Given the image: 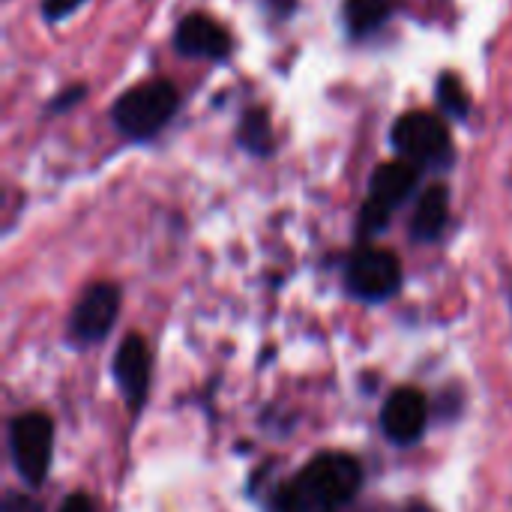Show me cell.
<instances>
[{
  "instance_id": "1",
  "label": "cell",
  "mask_w": 512,
  "mask_h": 512,
  "mask_svg": "<svg viewBox=\"0 0 512 512\" xmlns=\"http://www.w3.org/2000/svg\"><path fill=\"white\" fill-rule=\"evenodd\" d=\"M363 462L342 450L315 453L288 483L297 512H345L363 489Z\"/></svg>"
},
{
  "instance_id": "2",
  "label": "cell",
  "mask_w": 512,
  "mask_h": 512,
  "mask_svg": "<svg viewBox=\"0 0 512 512\" xmlns=\"http://www.w3.org/2000/svg\"><path fill=\"white\" fill-rule=\"evenodd\" d=\"M6 441L15 474L27 489H39L48 480L54 462V420L42 411L15 414L6 429Z\"/></svg>"
},
{
  "instance_id": "3",
  "label": "cell",
  "mask_w": 512,
  "mask_h": 512,
  "mask_svg": "<svg viewBox=\"0 0 512 512\" xmlns=\"http://www.w3.org/2000/svg\"><path fill=\"white\" fill-rule=\"evenodd\" d=\"M342 285L348 297L360 303H387L405 285V270L396 252L381 246H360L342 267Z\"/></svg>"
},
{
  "instance_id": "4",
  "label": "cell",
  "mask_w": 512,
  "mask_h": 512,
  "mask_svg": "<svg viewBox=\"0 0 512 512\" xmlns=\"http://www.w3.org/2000/svg\"><path fill=\"white\" fill-rule=\"evenodd\" d=\"M177 111V90L171 81H144L114 102V123L129 138H153Z\"/></svg>"
},
{
  "instance_id": "5",
  "label": "cell",
  "mask_w": 512,
  "mask_h": 512,
  "mask_svg": "<svg viewBox=\"0 0 512 512\" xmlns=\"http://www.w3.org/2000/svg\"><path fill=\"white\" fill-rule=\"evenodd\" d=\"M123 306V291L114 282H93L84 288L66 321V339L72 348H90L111 336Z\"/></svg>"
},
{
  "instance_id": "6",
  "label": "cell",
  "mask_w": 512,
  "mask_h": 512,
  "mask_svg": "<svg viewBox=\"0 0 512 512\" xmlns=\"http://www.w3.org/2000/svg\"><path fill=\"white\" fill-rule=\"evenodd\" d=\"M393 147L417 162V165H435V168H447L453 162V144H450V129L447 123L432 114V111H411L402 114L393 123Z\"/></svg>"
},
{
  "instance_id": "7",
  "label": "cell",
  "mask_w": 512,
  "mask_h": 512,
  "mask_svg": "<svg viewBox=\"0 0 512 512\" xmlns=\"http://www.w3.org/2000/svg\"><path fill=\"white\" fill-rule=\"evenodd\" d=\"M111 375H114V384H117L129 414H141V408L147 405V396H150V384H153L150 342L138 333L123 336V342L117 345V351L111 357Z\"/></svg>"
},
{
  "instance_id": "8",
  "label": "cell",
  "mask_w": 512,
  "mask_h": 512,
  "mask_svg": "<svg viewBox=\"0 0 512 512\" xmlns=\"http://www.w3.org/2000/svg\"><path fill=\"white\" fill-rule=\"evenodd\" d=\"M429 399L417 387H396L381 405V432L396 447H414L429 429Z\"/></svg>"
},
{
  "instance_id": "9",
  "label": "cell",
  "mask_w": 512,
  "mask_h": 512,
  "mask_svg": "<svg viewBox=\"0 0 512 512\" xmlns=\"http://www.w3.org/2000/svg\"><path fill=\"white\" fill-rule=\"evenodd\" d=\"M174 45L180 54L189 57H207V60H222L231 54V33L213 21L210 15H186L174 33Z\"/></svg>"
},
{
  "instance_id": "10",
  "label": "cell",
  "mask_w": 512,
  "mask_h": 512,
  "mask_svg": "<svg viewBox=\"0 0 512 512\" xmlns=\"http://www.w3.org/2000/svg\"><path fill=\"white\" fill-rule=\"evenodd\" d=\"M420 183V165L411 159H396V162H384L375 168L372 180H369V201L396 213L417 189Z\"/></svg>"
},
{
  "instance_id": "11",
  "label": "cell",
  "mask_w": 512,
  "mask_h": 512,
  "mask_svg": "<svg viewBox=\"0 0 512 512\" xmlns=\"http://www.w3.org/2000/svg\"><path fill=\"white\" fill-rule=\"evenodd\" d=\"M447 222H450V189L444 183H435L423 192V198L414 207L411 240L414 243H435V240H441Z\"/></svg>"
},
{
  "instance_id": "12",
  "label": "cell",
  "mask_w": 512,
  "mask_h": 512,
  "mask_svg": "<svg viewBox=\"0 0 512 512\" xmlns=\"http://www.w3.org/2000/svg\"><path fill=\"white\" fill-rule=\"evenodd\" d=\"M237 144L252 156L273 153V129H270V117L264 108H249L243 114L240 129H237Z\"/></svg>"
},
{
  "instance_id": "13",
  "label": "cell",
  "mask_w": 512,
  "mask_h": 512,
  "mask_svg": "<svg viewBox=\"0 0 512 512\" xmlns=\"http://www.w3.org/2000/svg\"><path fill=\"white\" fill-rule=\"evenodd\" d=\"M390 9V0H345L342 15L354 36H366L390 18Z\"/></svg>"
},
{
  "instance_id": "14",
  "label": "cell",
  "mask_w": 512,
  "mask_h": 512,
  "mask_svg": "<svg viewBox=\"0 0 512 512\" xmlns=\"http://www.w3.org/2000/svg\"><path fill=\"white\" fill-rule=\"evenodd\" d=\"M435 93H438L441 108H444L450 117H456V120H465V117H468V111H471V99H468L465 84H462L453 72H444V75L438 78Z\"/></svg>"
},
{
  "instance_id": "15",
  "label": "cell",
  "mask_w": 512,
  "mask_h": 512,
  "mask_svg": "<svg viewBox=\"0 0 512 512\" xmlns=\"http://www.w3.org/2000/svg\"><path fill=\"white\" fill-rule=\"evenodd\" d=\"M390 219H393L390 210H384V207H378V204H372V201L366 198L363 207H360L357 234H360V237H375V234H381V231L390 228Z\"/></svg>"
},
{
  "instance_id": "16",
  "label": "cell",
  "mask_w": 512,
  "mask_h": 512,
  "mask_svg": "<svg viewBox=\"0 0 512 512\" xmlns=\"http://www.w3.org/2000/svg\"><path fill=\"white\" fill-rule=\"evenodd\" d=\"M0 512H45V507L24 489H6L0 501Z\"/></svg>"
},
{
  "instance_id": "17",
  "label": "cell",
  "mask_w": 512,
  "mask_h": 512,
  "mask_svg": "<svg viewBox=\"0 0 512 512\" xmlns=\"http://www.w3.org/2000/svg\"><path fill=\"white\" fill-rule=\"evenodd\" d=\"M81 3H84V0H45V3H42V15H45L48 21H60V18H66L69 12H75Z\"/></svg>"
},
{
  "instance_id": "18",
  "label": "cell",
  "mask_w": 512,
  "mask_h": 512,
  "mask_svg": "<svg viewBox=\"0 0 512 512\" xmlns=\"http://www.w3.org/2000/svg\"><path fill=\"white\" fill-rule=\"evenodd\" d=\"M264 512H297L294 501L288 498V489H285V483H282V486H276V489L267 495V507H264Z\"/></svg>"
},
{
  "instance_id": "19",
  "label": "cell",
  "mask_w": 512,
  "mask_h": 512,
  "mask_svg": "<svg viewBox=\"0 0 512 512\" xmlns=\"http://www.w3.org/2000/svg\"><path fill=\"white\" fill-rule=\"evenodd\" d=\"M57 512H93V501H90V495L75 492V495L63 498V504L57 507Z\"/></svg>"
},
{
  "instance_id": "20",
  "label": "cell",
  "mask_w": 512,
  "mask_h": 512,
  "mask_svg": "<svg viewBox=\"0 0 512 512\" xmlns=\"http://www.w3.org/2000/svg\"><path fill=\"white\" fill-rule=\"evenodd\" d=\"M81 96H84V87H81V84H78V87H69V90H63V96H60V99H54V102H51V111H63V108H69V105H75Z\"/></svg>"
},
{
  "instance_id": "21",
  "label": "cell",
  "mask_w": 512,
  "mask_h": 512,
  "mask_svg": "<svg viewBox=\"0 0 512 512\" xmlns=\"http://www.w3.org/2000/svg\"><path fill=\"white\" fill-rule=\"evenodd\" d=\"M267 6L276 12V15H288L294 9V0H267Z\"/></svg>"
},
{
  "instance_id": "22",
  "label": "cell",
  "mask_w": 512,
  "mask_h": 512,
  "mask_svg": "<svg viewBox=\"0 0 512 512\" xmlns=\"http://www.w3.org/2000/svg\"><path fill=\"white\" fill-rule=\"evenodd\" d=\"M402 512H438L432 504H426V501H408Z\"/></svg>"
},
{
  "instance_id": "23",
  "label": "cell",
  "mask_w": 512,
  "mask_h": 512,
  "mask_svg": "<svg viewBox=\"0 0 512 512\" xmlns=\"http://www.w3.org/2000/svg\"><path fill=\"white\" fill-rule=\"evenodd\" d=\"M510 306H512V291H510Z\"/></svg>"
}]
</instances>
